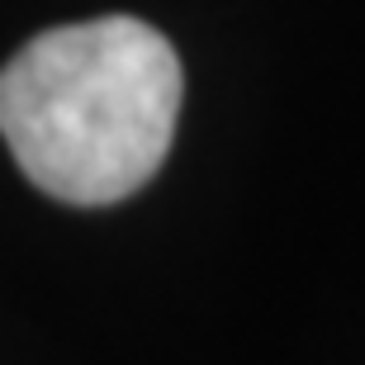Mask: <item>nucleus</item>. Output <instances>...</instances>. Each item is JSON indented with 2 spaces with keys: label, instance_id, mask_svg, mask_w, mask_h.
Instances as JSON below:
<instances>
[{
  "label": "nucleus",
  "instance_id": "nucleus-1",
  "mask_svg": "<svg viewBox=\"0 0 365 365\" xmlns=\"http://www.w3.org/2000/svg\"><path fill=\"white\" fill-rule=\"evenodd\" d=\"M176 48L143 19L105 14L29 38L0 71V133L38 190L114 204L162 171L180 119Z\"/></svg>",
  "mask_w": 365,
  "mask_h": 365
}]
</instances>
